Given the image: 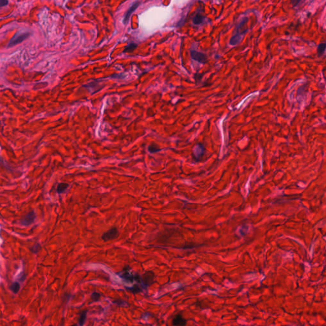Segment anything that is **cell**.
Returning <instances> with one entry per match:
<instances>
[{"label": "cell", "mask_w": 326, "mask_h": 326, "mask_svg": "<svg viewBox=\"0 0 326 326\" xmlns=\"http://www.w3.org/2000/svg\"><path fill=\"white\" fill-rule=\"evenodd\" d=\"M249 22V18L247 17H243L235 28V33L231 38L229 44L231 46H235L240 43L245 35L249 31V28H246L247 24Z\"/></svg>", "instance_id": "6da1fadb"}, {"label": "cell", "mask_w": 326, "mask_h": 326, "mask_svg": "<svg viewBox=\"0 0 326 326\" xmlns=\"http://www.w3.org/2000/svg\"><path fill=\"white\" fill-rule=\"evenodd\" d=\"M119 276L129 283H133L135 281V274L133 273L131 268L129 266H125L122 271L117 273Z\"/></svg>", "instance_id": "7a4b0ae2"}, {"label": "cell", "mask_w": 326, "mask_h": 326, "mask_svg": "<svg viewBox=\"0 0 326 326\" xmlns=\"http://www.w3.org/2000/svg\"><path fill=\"white\" fill-rule=\"evenodd\" d=\"M29 35H30V33H29V32H23V33L18 32V33H17L15 35V36L10 41L8 45V47H13V46L19 44V43L23 42L26 38H28L29 36Z\"/></svg>", "instance_id": "3957f363"}, {"label": "cell", "mask_w": 326, "mask_h": 326, "mask_svg": "<svg viewBox=\"0 0 326 326\" xmlns=\"http://www.w3.org/2000/svg\"><path fill=\"white\" fill-rule=\"evenodd\" d=\"M119 236V232L115 227H113L104 232L101 236L102 240L106 242L108 241H112L117 239Z\"/></svg>", "instance_id": "277c9868"}, {"label": "cell", "mask_w": 326, "mask_h": 326, "mask_svg": "<svg viewBox=\"0 0 326 326\" xmlns=\"http://www.w3.org/2000/svg\"><path fill=\"white\" fill-rule=\"evenodd\" d=\"M142 282L143 286L147 289V287L152 284L155 281V274L153 271H146L142 276H141Z\"/></svg>", "instance_id": "5b68a950"}, {"label": "cell", "mask_w": 326, "mask_h": 326, "mask_svg": "<svg viewBox=\"0 0 326 326\" xmlns=\"http://www.w3.org/2000/svg\"><path fill=\"white\" fill-rule=\"evenodd\" d=\"M190 57L191 58L201 64H205L208 61V57L207 56L201 52H198L194 49H191L190 51Z\"/></svg>", "instance_id": "8992f818"}, {"label": "cell", "mask_w": 326, "mask_h": 326, "mask_svg": "<svg viewBox=\"0 0 326 326\" xmlns=\"http://www.w3.org/2000/svg\"><path fill=\"white\" fill-rule=\"evenodd\" d=\"M36 214L34 211H31L26 214L23 219L20 220V224L23 226H29L32 224L36 219Z\"/></svg>", "instance_id": "52a82bcc"}, {"label": "cell", "mask_w": 326, "mask_h": 326, "mask_svg": "<svg viewBox=\"0 0 326 326\" xmlns=\"http://www.w3.org/2000/svg\"><path fill=\"white\" fill-rule=\"evenodd\" d=\"M140 3H141L140 2H136L131 6V7H130L128 9V10L125 13L124 17V19H123V23L124 24H127L128 23L129 19L130 18V15H131L137 9V8L139 7Z\"/></svg>", "instance_id": "ba28073f"}, {"label": "cell", "mask_w": 326, "mask_h": 326, "mask_svg": "<svg viewBox=\"0 0 326 326\" xmlns=\"http://www.w3.org/2000/svg\"><path fill=\"white\" fill-rule=\"evenodd\" d=\"M206 17L203 15L200 12H197L192 17V23L194 25H201L205 23Z\"/></svg>", "instance_id": "9c48e42d"}, {"label": "cell", "mask_w": 326, "mask_h": 326, "mask_svg": "<svg viewBox=\"0 0 326 326\" xmlns=\"http://www.w3.org/2000/svg\"><path fill=\"white\" fill-rule=\"evenodd\" d=\"M187 323V320L180 314L177 315L172 320L173 326H185Z\"/></svg>", "instance_id": "30bf717a"}, {"label": "cell", "mask_w": 326, "mask_h": 326, "mask_svg": "<svg viewBox=\"0 0 326 326\" xmlns=\"http://www.w3.org/2000/svg\"><path fill=\"white\" fill-rule=\"evenodd\" d=\"M204 147L201 144H198L195 147L193 150V155L195 158H200L204 152Z\"/></svg>", "instance_id": "8fae6325"}, {"label": "cell", "mask_w": 326, "mask_h": 326, "mask_svg": "<svg viewBox=\"0 0 326 326\" xmlns=\"http://www.w3.org/2000/svg\"><path fill=\"white\" fill-rule=\"evenodd\" d=\"M127 290H128L129 291L131 292L134 294H137V293H139L140 292L142 291L143 289H146L143 286H142V285L140 284H136V285H134L132 287H126Z\"/></svg>", "instance_id": "7c38bea8"}, {"label": "cell", "mask_w": 326, "mask_h": 326, "mask_svg": "<svg viewBox=\"0 0 326 326\" xmlns=\"http://www.w3.org/2000/svg\"><path fill=\"white\" fill-rule=\"evenodd\" d=\"M69 187V184L67 183H59L57 186V192L58 194H62Z\"/></svg>", "instance_id": "4fadbf2b"}, {"label": "cell", "mask_w": 326, "mask_h": 326, "mask_svg": "<svg viewBox=\"0 0 326 326\" xmlns=\"http://www.w3.org/2000/svg\"><path fill=\"white\" fill-rule=\"evenodd\" d=\"M87 313H88V310H84L82 313H80L78 318V324L80 326H83V325L84 324L87 317Z\"/></svg>", "instance_id": "5bb4252c"}, {"label": "cell", "mask_w": 326, "mask_h": 326, "mask_svg": "<svg viewBox=\"0 0 326 326\" xmlns=\"http://www.w3.org/2000/svg\"><path fill=\"white\" fill-rule=\"evenodd\" d=\"M325 47H326V44L325 42L321 43L318 45V48H317V53H318V57H320L323 54V53L325 52Z\"/></svg>", "instance_id": "9a60e30c"}, {"label": "cell", "mask_w": 326, "mask_h": 326, "mask_svg": "<svg viewBox=\"0 0 326 326\" xmlns=\"http://www.w3.org/2000/svg\"><path fill=\"white\" fill-rule=\"evenodd\" d=\"M148 151L151 154H154V153L158 152L161 151V148L156 144H152L148 146Z\"/></svg>", "instance_id": "2e32d148"}, {"label": "cell", "mask_w": 326, "mask_h": 326, "mask_svg": "<svg viewBox=\"0 0 326 326\" xmlns=\"http://www.w3.org/2000/svg\"><path fill=\"white\" fill-rule=\"evenodd\" d=\"M20 284L17 281L13 282V283H12L10 286V289L14 294L18 293V292L20 290Z\"/></svg>", "instance_id": "e0dca14e"}, {"label": "cell", "mask_w": 326, "mask_h": 326, "mask_svg": "<svg viewBox=\"0 0 326 326\" xmlns=\"http://www.w3.org/2000/svg\"><path fill=\"white\" fill-rule=\"evenodd\" d=\"M137 47V44L136 43H130L129 44H128L126 47L125 48L124 51V52H133L136 48Z\"/></svg>", "instance_id": "ac0fdd59"}, {"label": "cell", "mask_w": 326, "mask_h": 326, "mask_svg": "<svg viewBox=\"0 0 326 326\" xmlns=\"http://www.w3.org/2000/svg\"><path fill=\"white\" fill-rule=\"evenodd\" d=\"M41 249V245L40 243H36L31 247L30 250L33 254H38Z\"/></svg>", "instance_id": "d6986e66"}, {"label": "cell", "mask_w": 326, "mask_h": 326, "mask_svg": "<svg viewBox=\"0 0 326 326\" xmlns=\"http://www.w3.org/2000/svg\"><path fill=\"white\" fill-rule=\"evenodd\" d=\"M306 88H307V85H304L301 87H300V88H299L298 91H297V97L298 98L299 96H305V94H304V92H306Z\"/></svg>", "instance_id": "ffe728a7"}, {"label": "cell", "mask_w": 326, "mask_h": 326, "mask_svg": "<svg viewBox=\"0 0 326 326\" xmlns=\"http://www.w3.org/2000/svg\"><path fill=\"white\" fill-rule=\"evenodd\" d=\"M114 303L116 304L118 306H120V307H126L127 305H128V304L126 301H124V300H122V299H116V300H114L113 301Z\"/></svg>", "instance_id": "44dd1931"}, {"label": "cell", "mask_w": 326, "mask_h": 326, "mask_svg": "<svg viewBox=\"0 0 326 326\" xmlns=\"http://www.w3.org/2000/svg\"><path fill=\"white\" fill-rule=\"evenodd\" d=\"M101 296V294H99V293H98L97 292H94L93 293H92L91 297V299H92L93 301L96 302V301H98L100 299Z\"/></svg>", "instance_id": "7402d4cb"}, {"label": "cell", "mask_w": 326, "mask_h": 326, "mask_svg": "<svg viewBox=\"0 0 326 326\" xmlns=\"http://www.w3.org/2000/svg\"><path fill=\"white\" fill-rule=\"evenodd\" d=\"M25 279H26V275L24 274V272H23L20 275V276L19 277V280L21 282H23L25 280Z\"/></svg>", "instance_id": "603a6c76"}, {"label": "cell", "mask_w": 326, "mask_h": 326, "mask_svg": "<svg viewBox=\"0 0 326 326\" xmlns=\"http://www.w3.org/2000/svg\"><path fill=\"white\" fill-rule=\"evenodd\" d=\"M8 4V2L7 0H0V7H3Z\"/></svg>", "instance_id": "cb8c5ba5"}, {"label": "cell", "mask_w": 326, "mask_h": 326, "mask_svg": "<svg viewBox=\"0 0 326 326\" xmlns=\"http://www.w3.org/2000/svg\"><path fill=\"white\" fill-rule=\"evenodd\" d=\"M301 3V1H291V3L292 4V5L293 7H296L298 5V3Z\"/></svg>", "instance_id": "d4e9b609"}, {"label": "cell", "mask_w": 326, "mask_h": 326, "mask_svg": "<svg viewBox=\"0 0 326 326\" xmlns=\"http://www.w3.org/2000/svg\"><path fill=\"white\" fill-rule=\"evenodd\" d=\"M71 326H78V325H77V324H73V325H71Z\"/></svg>", "instance_id": "484cf974"}]
</instances>
